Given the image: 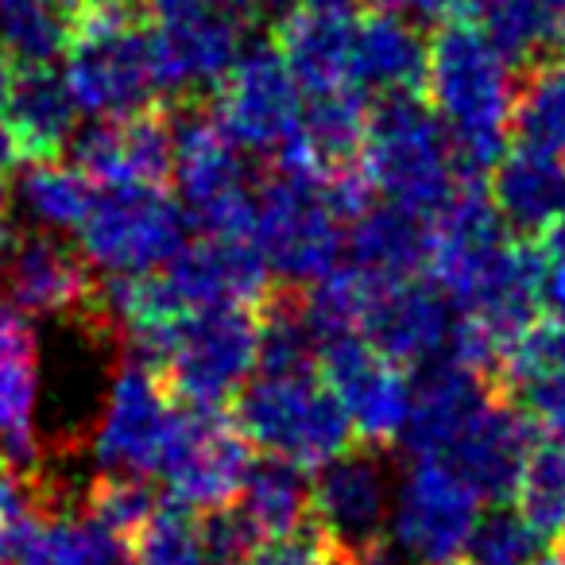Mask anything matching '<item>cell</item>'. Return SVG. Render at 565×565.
Listing matches in <instances>:
<instances>
[{
	"label": "cell",
	"mask_w": 565,
	"mask_h": 565,
	"mask_svg": "<svg viewBox=\"0 0 565 565\" xmlns=\"http://www.w3.org/2000/svg\"><path fill=\"white\" fill-rule=\"evenodd\" d=\"M511 89V63L472 20L434 28L423 97L446 128L461 182H484L508 151Z\"/></svg>",
	"instance_id": "cell-1"
},
{
	"label": "cell",
	"mask_w": 565,
	"mask_h": 565,
	"mask_svg": "<svg viewBox=\"0 0 565 565\" xmlns=\"http://www.w3.org/2000/svg\"><path fill=\"white\" fill-rule=\"evenodd\" d=\"M148 4L128 0H86L66 17V86L78 113L89 117H128L151 105Z\"/></svg>",
	"instance_id": "cell-2"
},
{
	"label": "cell",
	"mask_w": 565,
	"mask_h": 565,
	"mask_svg": "<svg viewBox=\"0 0 565 565\" xmlns=\"http://www.w3.org/2000/svg\"><path fill=\"white\" fill-rule=\"evenodd\" d=\"M163 105L171 117V179L186 217L202 228V236H252L256 186L248 182L241 143L213 109V94Z\"/></svg>",
	"instance_id": "cell-3"
},
{
	"label": "cell",
	"mask_w": 565,
	"mask_h": 565,
	"mask_svg": "<svg viewBox=\"0 0 565 565\" xmlns=\"http://www.w3.org/2000/svg\"><path fill=\"white\" fill-rule=\"evenodd\" d=\"M364 174L376 194L423 217L446 205L461 179L446 128L423 94H380L372 102Z\"/></svg>",
	"instance_id": "cell-4"
},
{
	"label": "cell",
	"mask_w": 565,
	"mask_h": 565,
	"mask_svg": "<svg viewBox=\"0 0 565 565\" xmlns=\"http://www.w3.org/2000/svg\"><path fill=\"white\" fill-rule=\"evenodd\" d=\"M228 415L252 446L291 457L302 469H318L361 441L338 395L318 376H259L241 384Z\"/></svg>",
	"instance_id": "cell-5"
},
{
	"label": "cell",
	"mask_w": 565,
	"mask_h": 565,
	"mask_svg": "<svg viewBox=\"0 0 565 565\" xmlns=\"http://www.w3.org/2000/svg\"><path fill=\"white\" fill-rule=\"evenodd\" d=\"M259 256L279 282L307 287L330 271L341 256V217L326 194L322 174L271 167L256 186V225H252Z\"/></svg>",
	"instance_id": "cell-6"
},
{
	"label": "cell",
	"mask_w": 565,
	"mask_h": 565,
	"mask_svg": "<svg viewBox=\"0 0 565 565\" xmlns=\"http://www.w3.org/2000/svg\"><path fill=\"white\" fill-rule=\"evenodd\" d=\"M256 369V302H225L179 318L156 372L190 407H225Z\"/></svg>",
	"instance_id": "cell-7"
},
{
	"label": "cell",
	"mask_w": 565,
	"mask_h": 565,
	"mask_svg": "<svg viewBox=\"0 0 565 565\" xmlns=\"http://www.w3.org/2000/svg\"><path fill=\"white\" fill-rule=\"evenodd\" d=\"M182 403L163 376L136 356H120L94 418V461L102 472L156 477L179 438Z\"/></svg>",
	"instance_id": "cell-8"
},
{
	"label": "cell",
	"mask_w": 565,
	"mask_h": 565,
	"mask_svg": "<svg viewBox=\"0 0 565 565\" xmlns=\"http://www.w3.org/2000/svg\"><path fill=\"white\" fill-rule=\"evenodd\" d=\"M186 210L159 186H109L94 194L78 225V248L109 275L163 267L186 244Z\"/></svg>",
	"instance_id": "cell-9"
},
{
	"label": "cell",
	"mask_w": 565,
	"mask_h": 565,
	"mask_svg": "<svg viewBox=\"0 0 565 565\" xmlns=\"http://www.w3.org/2000/svg\"><path fill=\"white\" fill-rule=\"evenodd\" d=\"M477 492L441 457H415L387 519V542L407 565H446L465 550Z\"/></svg>",
	"instance_id": "cell-10"
},
{
	"label": "cell",
	"mask_w": 565,
	"mask_h": 565,
	"mask_svg": "<svg viewBox=\"0 0 565 565\" xmlns=\"http://www.w3.org/2000/svg\"><path fill=\"white\" fill-rule=\"evenodd\" d=\"M384 454L387 449L356 441L333 461L318 465V477L310 480V523L330 546L353 550L361 557L387 546L392 492Z\"/></svg>",
	"instance_id": "cell-11"
},
{
	"label": "cell",
	"mask_w": 565,
	"mask_h": 565,
	"mask_svg": "<svg viewBox=\"0 0 565 565\" xmlns=\"http://www.w3.org/2000/svg\"><path fill=\"white\" fill-rule=\"evenodd\" d=\"M213 109L244 151L275 159L295 136L302 117L299 82L291 78L275 43L241 51L213 89Z\"/></svg>",
	"instance_id": "cell-12"
},
{
	"label": "cell",
	"mask_w": 565,
	"mask_h": 565,
	"mask_svg": "<svg viewBox=\"0 0 565 565\" xmlns=\"http://www.w3.org/2000/svg\"><path fill=\"white\" fill-rule=\"evenodd\" d=\"M318 380L338 395L353 423L356 438L369 446H399L403 423L411 411V376L380 349H372L361 333L322 341Z\"/></svg>",
	"instance_id": "cell-13"
},
{
	"label": "cell",
	"mask_w": 565,
	"mask_h": 565,
	"mask_svg": "<svg viewBox=\"0 0 565 565\" xmlns=\"http://www.w3.org/2000/svg\"><path fill=\"white\" fill-rule=\"evenodd\" d=\"M248 17L228 9L174 12L151 17V74L156 86L167 89L171 102L179 97H205L217 89L225 71L236 63L248 35Z\"/></svg>",
	"instance_id": "cell-14"
},
{
	"label": "cell",
	"mask_w": 565,
	"mask_h": 565,
	"mask_svg": "<svg viewBox=\"0 0 565 565\" xmlns=\"http://www.w3.org/2000/svg\"><path fill=\"white\" fill-rule=\"evenodd\" d=\"M97 267L82 256L78 244L63 241L51 228L12 236V248L0 264L4 299L28 318H78L102 302Z\"/></svg>",
	"instance_id": "cell-15"
},
{
	"label": "cell",
	"mask_w": 565,
	"mask_h": 565,
	"mask_svg": "<svg viewBox=\"0 0 565 565\" xmlns=\"http://www.w3.org/2000/svg\"><path fill=\"white\" fill-rule=\"evenodd\" d=\"M252 465V441L236 430L225 407H190L182 403L179 438L159 477L171 488V500L194 511L221 508L236 500Z\"/></svg>",
	"instance_id": "cell-16"
},
{
	"label": "cell",
	"mask_w": 565,
	"mask_h": 565,
	"mask_svg": "<svg viewBox=\"0 0 565 565\" xmlns=\"http://www.w3.org/2000/svg\"><path fill=\"white\" fill-rule=\"evenodd\" d=\"M74 167L97 190L109 186H159L171 182V117L167 105H143L128 117H94L89 128H78L66 148Z\"/></svg>",
	"instance_id": "cell-17"
},
{
	"label": "cell",
	"mask_w": 565,
	"mask_h": 565,
	"mask_svg": "<svg viewBox=\"0 0 565 565\" xmlns=\"http://www.w3.org/2000/svg\"><path fill=\"white\" fill-rule=\"evenodd\" d=\"M542 430L503 395H492L461 430L454 434L441 461L477 492V500H515L519 477Z\"/></svg>",
	"instance_id": "cell-18"
},
{
	"label": "cell",
	"mask_w": 565,
	"mask_h": 565,
	"mask_svg": "<svg viewBox=\"0 0 565 565\" xmlns=\"http://www.w3.org/2000/svg\"><path fill=\"white\" fill-rule=\"evenodd\" d=\"M40 338L32 330V318L20 315L0 295V457L12 477L28 480L43 465L40 426Z\"/></svg>",
	"instance_id": "cell-19"
},
{
	"label": "cell",
	"mask_w": 565,
	"mask_h": 565,
	"mask_svg": "<svg viewBox=\"0 0 565 565\" xmlns=\"http://www.w3.org/2000/svg\"><path fill=\"white\" fill-rule=\"evenodd\" d=\"M449 322L454 315L446 307V295L430 279L423 275L376 279L369 307H364L361 338L399 369H418V364L441 356Z\"/></svg>",
	"instance_id": "cell-20"
},
{
	"label": "cell",
	"mask_w": 565,
	"mask_h": 565,
	"mask_svg": "<svg viewBox=\"0 0 565 565\" xmlns=\"http://www.w3.org/2000/svg\"><path fill=\"white\" fill-rule=\"evenodd\" d=\"M159 275L182 315L225 302H256L271 287V275L252 236H202L182 244L159 267Z\"/></svg>",
	"instance_id": "cell-21"
},
{
	"label": "cell",
	"mask_w": 565,
	"mask_h": 565,
	"mask_svg": "<svg viewBox=\"0 0 565 565\" xmlns=\"http://www.w3.org/2000/svg\"><path fill=\"white\" fill-rule=\"evenodd\" d=\"M369 113L372 102L361 94V86L310 94L299 128L287 140V148L275 156V167H295V171L322 174V179H338V174L364 167Z\"/></svg>",
	"instance_id": "cell-22"
},
{
	"label": "cell",
	"mask_w": 565,
	"mask_h": 565,
	"mask_svg": "<svg viewBox=\"0 0 565 565\" xmlns=\"http://www.w3.org/2000/svg\"><path fill=\"white\" fill-rule=\"evenodd\" d=\"M492 395V384L480 372L449 356L418 364L411 376V411L399 434L403 449L411 457H438Z\"/></svg>",
	"instance_id": "cell-23"
},
{
	"label": "cell",
	"mask_w": 565,
	"mask_h": 565,
	"mask_svg": "<svg viewBox=\"0 0 565 565\" xmlns=\"http://www.w3.org/2000/svg\"><path fill=\"white\" fill-rule=\"evenodd\" d=\"M488 198L511 236L534 241L565 221V159L515 140L488 171Z\"/></svg>",
	"instance_id": "cell-24"
},
{
	"label": "cell",
	"mask_w": 565,
	"mask_h": 565,
	"mask_svg": "<svg viewBox=\"0 0 565 565\" xmlns=\"http://www.w3.org/2000/svg\"><path fill=\"white\" fill-rule=\"evenodd\" d=\"M4 132L20 159H58L66 156L74 132H78V105L55 66H20L12 78L9 109H4Z\"/></svg>",
	"instance_id": "cell-25"
},
{
	"label": "cell",
	"mask_w": 565,
	"mask_h": 565,
	"mask_svg": "<svg viewBox=\"0 0 565 565\" xmlns=\"http://www.w3.org/2000/svg\"><path fill=\"white\" fill-rule=\"evenodd\" d=\"M271 43L282 55L291 78L307 94H330V89L356 86L353 78V17L333 12L295 9L275 20Z\"/></svg>",
	"instance_id": "cell-26"
},
{
	"label": "cell",
	"mask_w": 565,
	"mask_h": 565,
	"mask_svg": "<svg viewBox=\"0 0 565 565\" xmlns=\"http://www.w3.org/2000/svg\"><path fill=\"white\" fill-rule=\"evenodd\" d=\"M430 35L399 12L372 9L353 32V78L372 94H423Z\"/></svg>",
	"instance_id": "cell-27"
},
{
	"label": "cell",
	"mask_w": 565,
	"mask_h": 565,
	"mask_svg": "<svg viewBox=\"0 0 565 565\" xmlns=\"http://www.w3.org/2000/svg\"><path fill=\"white\" fill-rule=\"evenodd\" d=\"M318 341L299 282H271L256 299V369L264 376H318Z\"/></svg>",
	"instance_id": "cell-28"
},
{
	"label": "cell",
	"mask_w": 565,
	"mask_h": 565,
	"mask_svg": "<svg viewBox=\"0 0 565 565\" xmlns=\"http://www.w3.org/2000/svg\"><path fill=\"white\" fill-rule=\"evenodd\" d=\"M349 252H353V264L376 279L418 275L426 271V256H430V217L395 202H372L353 217Z\"/></svg>",
	"instance_id": "cell-29"
},
{
	"label": "cell",
	"mask_w": 565,
	"mask_h": 565,
	"mask_svg": "<svg viewBox=\"0 0 565 565\" xmlns=\"http://www.w3.org/2000/svg\"><path fill=\"white\" fill-rule=\"evenodd\" d=\"M310 469L295 465L291 457L264 454L252 457L248 477H244L236 503L248 511L264 539H282L310 523Z\"/></svg>",
	"instance_id": "cell-30"
},
{
	"label": "cell",
	"mask_w": 565,
	"mask_h": 565,
	"mask_svg": "<svg viewBox=\"0 0 565 565\" xmlns=\"http://www.w3.org/2000/svg\"><path fill=\"white\" fill-rule=\"evenodd\" d=\"M94 194V182L78 167H66L58 159H32V163H24L17 174V186H12L17 210L28 217V225L51 228V233L78 228Z\"/></svg>",
	"instance_id": "cell-31"
},
{
	"label": "cell",
	"mask_w": 565,
	"mask_h": 565,
	"mask_svg": "<svg viewBox=\"0 0 565 565\" xmlns=\"http://www.w3.org/2000/svg\"><path fill=\"white\" fill-rule=\"evenodd\" d=\"M511 136L565 159V55L523 66L511 89Z\"/></svg>",
	"instance_id": "cell-32"
},
{
	"label": "cell",
	"mask_w": 565,
	"mask_h": 565,
	"mask_svg": "<svg viewBox=\"0 0 565 565\" xmlns=\"http://www.w3.org/2000/svg\"><path fill=\"white\" fill-rule=\"evenodd\" d=\"M117 542L125 539L97 526L82 511H47L32 519L17 565H102Z\"/></svg>",
	"instance_id": "cell-33"
},
{
	"label": "cell",
	"mask_w": 565,
	"mask_h": 565,
	"mask_svg": "<svg viewBox=\"0 0 565 565\" xmlns=\"http://www.w3.org/2000/svg\"><path fill=\"white\" fill-rule=\"evenodd\" d=\"M515 508L539 526L546 542H562L565 534V438L542 434L523 465L515 488Z\"/></svg>",
	"instance_id": "cell-34"
},
{
	"label": "cell",
	"mask_w": 565,
	"mask_h": 565,
	"mask_svg": "<svg viewBox=\"0 0 565 565\" xmlns=\"http://www.w3.org/2000/svg\"><path fill=\"white\" fill-rule=\"evenodd\" d=\"M546 546L550 542L539 534V526L508 500L477 511L461 554L469 565H534Z\"/></svg>",
	"instance_id": "cell-35"
},
{
	"label": "cell",
	"mask_w": 565,
	"mask_h": 565,
	"mask_svg": "<svg viewBox=\"0 0 565 565\" xmlns=\"http://www.w3.org/2000/svg\"><path fill=\"white\" fill-rule=\"evenodd\" d=\"M66 47V12L55 0H0V51L17 66H47Z\"/></svg>",
	"instance_id": "cell-36"
},
{
	"label": "cell",
	"mask_w": 565,
	"mask_h": 565,
	"mask_svg": "<svg viewBox=\"0 0 565 565\" xmlns=\"http://www.w3.org/2000/svg\"><path fill=\"white\" fill-rule=\"evenodd\" d=\"M372 282H376V275H369L364 267H356V264L338 267L333 264L330 271H322L318 279H310V291L302 287V299H307V315H310V326H315L318 341L361 333Z\"/></svg>",
	"instance_id": "cell-37"
},
{
	"label": "cell",
	"mask_w": 565,
	"mask_h": 565,
	"mask_svg": "<svg viewBox=\"0 0 565 565\" xmlns=\"http://www.w3.org/2000/svg\"><path fill=\"white\" fill-rule=\"evenodd\" d=\"M163 495L156 492L151 477H136V472H97L86 488H82V515H89L97 526H105L117 539H132L151 511L159 508Z\"/></svg>",
	"instance_id": "cell-38"
},
{
	"label": "cell",
	"mask_w": 565,
	"mask_h": 565,
	"mask_svg": "<svg viewBox=\"0 0 565 565\" xmlns=\"http://www.w3.org/2000/svg\"><path fill=\"white\" fill-rule=\"evenodd\" d=\"M128 550L136 565H205L194 508L179 500H159L148 523L128 539Z\"/></svg>",
	"instance_id": "cell-39"
},
{
	"label": "cell",
	"mask_w": 565,
	"mask_h": 565,
	"mask_svg": "<svg viewBox=\"0 0 565 565\" xmlns=\"http://www.w3.org/2000/svg\"><path fill=\"white\" fill-rule=\"evenodd\" d=\"M198 542H202L205 565H248V557L259 550L264 534L248 519V511L236 500L221 508H205L198 519Z\"/></svg>",
	"instance_id": "cell-40"
},
{
	"label": "cell",
	"mask_w": 565,
	"mask_h": 565,
	"mask_svg": "<svg viewBox=\"0 0 565 565\" xmlns=\"http://www.w3.org/2000/svg\"><path fill=\"white\" fill-rule=\"evenodd\" d=\"M503 399H511L542 434H557L565 438V372H550V376H534L523 384L508 387Z\"/></svg>",
	"instance_id": "cell-41"
},
{
	"label": "cell",
	"mask_w": 565,
	"mask_h": 565,
	"mask_svg": "<svg viewBox=\"0 0 565 565\" xmlns=\"http://www.w3.org/2000/svg\"><path fill=\"white\" fill-rule=\"evenodd\" d=\"M35 519V500L20 477L0 469V565H12Z\"/></svg>",
	"instance_id": "cell-42"
},
{
	"label": "cell",
	"mask_w": 565,
	"mask_h": 565,
	"mask_svg": "<svg viewBox=\"0 0 565 565\" xmlns=\"http://www.w3.org/2000/svg\"><path fill=\"white\" fill-rule=\"evenodd\" d=\"M326 550H330V542L322 539V531L315 523H307L295 534L259 542V550L248 557V565H322Z\"/></svg>",
	"instance_id": "cell-43"
},
{
	"label": "cell",
	"mask_w": 565,
	"mask_h": 565,
	"mask_svg": "<svg viewBox=\"0 0 565 565\" xmlns=\"http://www.w3.org/2000/svg\"><path fill=\"white\" fill-rule=\"evenodd\" d=\"M369 4L384 12H399V17L434 20V24L469 17V0H369Z\"/></svg>",
	"instance_id": "cell-44"
},
{
	"label": "cell",
	"mask_w": 565,
	"mask_h": 565,
	"mask_svg": "<svg viewBox=\"0 0 565 565\" xmlns=\"http://www.w3.org/2000/svg\"><path fill=\"white\" fill-rule=\"evenodd\" d=\"M198 9H228V12H241V17L256 20L248 0H148L151 17H174V12H198Z\"/></svg>",
	"instance_id": "cell-45"
},
{
	"label": "cell",
	"mask_w": 565,
	"mask_h": 565,
	"mask_svg": "<svg viewBox=\"0 0 565 565\" xmlns=\"http://www.w3.org/2000/svg\"><path fill=\"white\" fill-rule=\"evenodd\" d=\"M12 78H17V63H12V58L0 51V167H4V171L17 163V151H12L9 132H4V109H9Z\"/></svg>",
	"instance_id": "cell-46"
},
{
	"label": "cell",
	"mask_w": 565,
	"mask_h": 565,
	"mask_svg": "<svg viewBox=\"0 0 565 565\" xmlns=\"http://www.w3.org/2000/svg\"><path fill=\"white\" fill-rule=\"evenodd\" d=\"M12 248V194L9 182H4V167H0V264Z\"/></svg>",
	"instance_id": "cell-47"
},
{
	"label": "cell",
	"mask_w": 565,
	"mask_h": 565,
	"mask_svg": "<svg viewBox=\"0 0 565 565\" xmlns=\"http://www.w3.org/2000/svg\"><path fill=\"white\" fill-rule=\"evenodd\" d=\"M299 9L333 12V17H353V12L361 9V0H299Z\"/></svg>",
	"instance_id": "cell-48"
},
{
	"label": "cell",
	"mask_w": 565,
	"mask_h": 565,
	"mask_svg": "<svg viewBox=\"0 0 565 565\" xmlns=\"http://www.w3.org/2000/svg\"><path fill=\"white\" fill-rule=\"evenodd\" d=\"M322 565H372L369 557L353 554V550H341V546H330L326 550V562Z\"/></svg>",
	"instance_id": "cell-49"
},
{
	"label": "cell",
	"mask_w": 565,
	"mask_h": 565,
	"mask_svg": "<svg viewBox=\"0 0 565 565\" xmlns=\"http://www.w3.org/2000/svg\"><path fill=\"white\" fill-rule=\"evenodd\" d=\"M252 4V17H267V20H279L282 9H287V0H248Z\"/></svg>",
	"instance_id": "cell-50"
},
{
	"label": "cell",
	"mask_w": 565,
	"mask_h": 565,
	"mask_svg": "<svg viewBox=\"0 0 565 565\" xmlns=\"http://www.w3.org/2000/svg\"><path fill=\"white\" fill-rule=\"evenodd\" d=\"M534 565H565V550H557V554H542Z\"/></svg>",
	"instance_id": "cell-51"
},
{
	"label": "cell",
	"mask_w": 565,
	"mask_h": 565,
	"mask_svg": "<svg viewBox=\"0 0 565 565\" xmlns=\"http://www.w3.org/2000/svg\"><path fill=\"white\" fill-rule=\"evenodd\" d=\"M55 4L66 12V17H71V12H74V9H82V4H86V0H55Z\"/></svg>",
	"instance_id": "cell-52"
},
{
	"label": "cell",
	"mask_w": 565,
	"mask_h": 565,
	"mask_svg": "<svg viewBox=\"0 0 565 565\" xmlns=\"http://www.w3.org/2000/svg\"><path fill=\"white\" fill-rule=\"evenodd\" d=\"M128 4H148V0H128Z\"/></svg>",
	"instance_id": "cell-53"
},
{
	"label": "cell",
	"mask_w": 565,
	"mask_h": 565,
	"mask_svg": "<svg viewBox=\"0 0 565 565\" xmlns=\"http://www.w3.org/2000/svg\"><path fill=\"white\" fill-rule=\"evenodd\" d=\"M0 469H4V457H0Z\"/></svg>",
	"instance_id": "cell-54"
},
{
	"label": "cell",
	"mask_w": 565,
	"mask_h": 565,
	"mask_svg": "<svg viewBox=\"0 0 565 565\" xmlns=\"http://www.w3.org/2000/svg\"><path fill=\"white\" fill-rule=\"evenodd\" d=\"M562 542H565V534H562Z\"/></svg>",
	"instance_id": "cell-55"
},
{
	"label": "cell",
	"mask_w": 565,
	"mask_h": 565,
	"mask_svg": "<svg viewBox=\"0 0 565 565\" xmlns=\"http://www.w3.org/2000/svg\"><path fill=\"white\" fill-rule=\"evenodd\" d=\"M446 565H454V562H446Z\"/></svg>",
	"instance_id": "cell-56"
}]
</instances>
